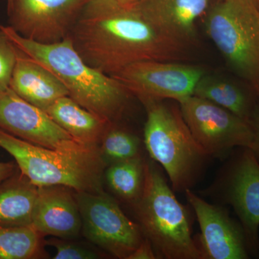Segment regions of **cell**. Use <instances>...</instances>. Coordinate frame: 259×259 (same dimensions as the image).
<instances>
[{
  "label": "cell",
  "mask_w": 259,
  "mask_h": 259,
  "mask_svg": "<svg viewBox=\"0 0 259 259\" xmlns=\"http://www.w3.org/2000/svg\"><path fill=\"white\" fill-rule=\"evenodd\" d=\"M32 226L44 236L72 239L82 229L73 189L62 185L38 187Z\"/></svg>",
  "instance_id": "5bb4252c"
},
{
  "label": "cell",
  "mask_w": 259,
  "mask_h": 259,
  "mask_svg": "<svg viewBox=\"0 0 259 259\" xmlns=\"http://www.w3.org/2000/svg\"><path fill=\"white\" fill-rule=\"evenodd\" d=\"M18 169V166L13 162L0 161V183L13 176Z\"/></svg>",
  "instance_id": "4316f807"
},
{
  "label": "cell",
  "mask_w": 259,
  "mask_h": 259,
  "mask_svg": "<svg viewBox=\"0 0 259 259\" xmlns=\"http://www.w3.org/2000/svg\"><path fill=\"white\" fill-rule=\"evenodd\" d=\"M46 112L78 142L100 146L112 123L87 110L69 96L56 100Z\"/></svg>",
  "instance_id": "e0dca14e"
},
{
  "label": "cell",
  "mask_w": 259,
  "mask_h": 259,
  "mask_svg": "<svg viewBox=\"0 0 259 259\" xmlns=\"http://www.w3.org/2000/svg\"><path fill=\"white\" fill-rule=\"evenodd\" d=\"M148 19L172 37L190 46L196 38V21L212 0H135Z\"/></svg>",
  "instance_id": "9a60e30c"
},
{
  "label": "cell",
  "mask_w": 259,
  "mask_h": 259,
  "mask_svg": "<svg viewBox=\"0 0 259 259\" xmlns=\"http://www.w3.org/2000/svg\"><path fill=\"white\" fill-rule=\"evenodd\" d=\"M44 238L32 226H0V259L47 258Z\"/></svg>",
  "instance_id": "ffe728a7"
},
{
  "label": "cell",
  "mask_w": 259,
  "mask_h": 259,
  "mask_svg": "<svg viewBox=\"0 0 259 259\" xmlns=\"http://www.w3.org/2000/svg\"><path fill=\"white\" fill-rule=\"evenodd\" d=\"M248 122L253 134V145L250 150L253 151L259 161V107H255Z\"/></svg>",
  "instance_id": "484cf974"
},
{
  "label": "cell",
  "mask_w": 259,
  "mask_h": 259,
  "mask_svg": "<svg viewBox=\"0 0 259 259\" xmlns=\"http://www.w3.org/2000/svg\"><path fill=\"white\" fill-rule=\"evenodd\" d=\"M112 123L100 143V152L107 165L141 156V141L127 130Z\"/></svg>",
  "instance_id": "7402d4cb"
},
{
  "label": "cell",
  "mask_w": 259,
  "mask_h": 259,
  "mask_svg": "<svg viewBox=\"0 0 259 259\" xmlns=\"http://www.w3.org/2000/svg\"><path fill=\"white\" fill-rule=\"evenodd\" d=\"M255 1L256 2L257 4H258L259 6V0H255Z\"/></svg>",
  "instance_id": "f1b7e54d"
},
{
  "label": "cell",
  "mask_w": 259,
  "mask_h": 259,
  "mask_svg": "<svg viewBox=\"0 0 259 259\" xmlns=\"http://www.w3.org/2000/svg\"><path fill=\"white\" fill-rule=\"evenodd\" d=\"M138 224L158 258L203 259L192 236L190 212L175 196L156 162H145L144 188L133 204Z\"/></svg>",
  "instance_id": "3957f363"
},
{
  "label": "cell",
  "mask_w": 259,
  "mask_h": 259,
  "mask_svg": "<svg viewBox=\"0 0 259 259\" xmlns=\"http://www.w3.org/2000/svg\"><path fill=\"white\" fill-rule=\"evenodd\" d=\"M184 193L198 221L201 233L195 241L203 259L248 258L244 232L228 211L206 202L192 190Z\"/></svg>",
  "instance_id": "4fadbf2b"
},
{
  "label": "cell",
  "mask_w": 259,
  "mask_h": 259,
  "mask_svg": "<svg viewBox=\"0 0 259 259\" xmlns=\"http://www.w3.org/2000/svg\"><path fill=\"white\" fill-rule=\"evenodd\" d=\"M15 47L57 78L69 97L90 112L115 123L125 111L131 94L111 76L87 64L69 36L53 44H40L0 25Z\"/></svg>",
  "instance_id": "7a4b0ae2"
},
{
  "label": "cell",
  "mask_w": 259,
  "mask_h": 259,
  "mask_svg": "<svg viewBox=\"0 0 259 259\" xmlns=\"http://www.w3.org/2000/svg\"><path fill=\"white\" fill-rule=\"evenodd\" d=\"M179 104L194 139L210 157L235 147L251 148L253 134L248 121L194 95Z\"/></svg>",
  "instance_id": "9c48e42d"
},
{
  "label": "cell",
  "mask_w": 259,
  "mask_h": 259,
  "mask_svg": "<svg viewBox=\"0 0 259 259\" xmlns=\"http://www.w3.org/2000/svg\"><path fill=\"white\" fill-rule=\"evenodd\" d=\"M9 88L45 112L58 99L69 96L67 90L52 73L18 49Z\"/></svg>",
  "instance_id": "2e32d148"
},
{
  "label": "cell",
  "mask_w": 259,
  "mask_h": 259,
  "mask_svg": "<svg viewBox=\"0 0 259 259\" xmlns=\"http://www.w3.org/2000/svg\"><path fill=\"white\" fill-rule=\"evenodd\" d=\"M156 252L149 240L144 238L141 244L127 257V259H156Z\"/></svg>",
  "instance_id": "d4e9b609"
},
{
  "label": "cell",
  "mask_w": 259,
  "mask_h": 259,
  "mask_svg": "<svg viewBox=\"0 0 259 259\" xmlns=\"http://www.w3.org/2000/svg\"><path fill=\"white\" fill-rule=\"evenodd\" d=\"M46 244L55 248L54 259H97L102 258L103 255L100 252L66 238L54 237L46 241Z\"/></svg>",
  "instance_id": "603a6c76"
},
{
  "label": "cell",
  "mask_w": 259,
  "mask_h": 259,
  "mask_svg": "<svg viewBox=\"0 0 259 259\" xmlns=\"http://www.w3.org/2000/svg\"><path fill=\"white\" fill-rule=\"evenodd\" d=\"M83 236L99 248L127 259L144 239L141 227L129 219L106 192H76Z\"/></svg>",
  "instance_id": "52a82bcc"
},
{
  "label": "cell",
  "mask_w": 259,
  "mask_h": 259,
  "mask_svg": "<svg viewBox=\"0 0 259 259\" xmlns=\"http://www.w3.org/2000/svg\"><path fill=\"white\" fill-rule=\"evenodd\" d=\"M193 95L208 100L248 121L255 109L249 95L239 85L204 74L199 80Z\"/></svg>",
  "instance_id": "d6986e66"
},
{
  "label": "cell",
  "mask_w": 259,
  "mask_h": 259,
  "mask_svg": "<svg viewBox=\"0 0 259 259\" xmlns=\"http://www.w3.org/2000/svg\"><path fill=\"white\" fill-rule=\"evenodd\" d=\"M0 148L11 155L22 175L37 187L62 185L76 192H103L107 166L100 146L74 151L31 144L0 129Z\"/></svg>",
  "instance_id": "277c9868"
},
{
  "label": "cell",
  "mask_w": 259,
  "mask_h": 259,
  "mask_svg": "<svg viewBox=\"0 0 259 259\" xmlns=\"http://www.w3.org/2000/svg\"><path fill=\"white\" fill-rule=\"evenodd\" d=\"M38 187L18 169L0 183V226H32Z\"/></svg>",
  "instance_id": "ac0fdd59"
},
{
  "label": "cell",
  "mask_w": 259,
  "mask_h": 259,
  "mask_svg": "<svg viewBox=\"0 0 259 259\" xmlns=\"http://www.w3.org/2000/svg\"><path fill=\"white\" fill-rule=\"evenodd\" d=\"M0 129L52 149L74 151L94 146L78 142L47 112L24 100L10 88L0 91Z\"/></svg>",
  "instance_id": "30bf717a"
},
{
  "label": "cell",
  "mask_w": 259,
  "mask_h": 259,
  "mask_svg": "<svg viewBox=\"0 0 259 259\" xmlns=\"http://www.w3.org/2000/svg\"><path fill=\"white\" fill-rule=\"evenodd\" d=\"M206 31L228 64L259 100V6L221 0L207 13Z\"/></svg>",
  "instance_id": "8992f818"
},
{
  "label": "cell",
  "mask_w": 259,
  "mask_h": 259,
  "mask_svg": "<svg viewBox=\"0 0 259 259\" xmlns=\"http://www.w3.org/2000/svg\"><path fill=\"white\" fill-rule=\"evenodd\" d=\"M145 160L142 156L115 162L107 167L105 179L112 192L129 203L134 204L144 188Z\"/></svg>",
  "instance_id": "44dd1931"
},
{
  "label": "cell",
  "mask_w": 259,
  "mask_h": 259,
  "mask_svg": "<svg viewBox=\"0 0 259 259\" xmlns=\"http://www.w3.org/2000/svg\"><path fill=\"white\" fill-rule=\"evenodd\" d=\"M89 0H13L8 10L12 27L22 36L53 44L69 36Z\"/></svg>",
  "instance_id": "8fae6325"
},
{
  "label": "cell",
  "mask_w": 259,
  "mask_h": 259,
  "mask_svg": "<svg viewBox=\"0 0 259 259\" xmlns=\"http://www.w3.org/2000/svg\"><path fill=\"white\" fill-rule=\"evenodd\" d=\"M204 74L199 66L148 60L130 64L111 76L142 103L165 100L179 103L193 95L196 85Z\"/></svg>",
  "instance_id": "ba28073f"
},
{
  "label": "cell",
  "mask_w": 259,
  "mask_h": 259,
  "mask_svg": "<svg viewBox=\"0 0 259 259\" xmlns=\"http://www.w3.org/2000/svg\"><path fill=\"white\" fill-rule=\"evenodd\" d=\"M239 218L246 244L258 245L259 161L249 148L210 187Z\"/></svg>",
  "instance_id": "7c38bea8"
},
{
  "label": "cell",
  "mask_w": 259,
  "mask_h": 259,
  "mask_svg": "<svg viewBox=\"0 0 259 259\" xmlns=\"http://www.w3.org/2000/svg\"><path fill=\"white\" fill-rule=\"evenodd\" d=\"M12 3H13V0H8V10L11 8Z\"/></svg>",
  "instance_id": "83f0119b"
},
{
  "label": "cell",
  "mask_w": 259,
  "mask_h": 259,
  "mask_svg": "<svg viewBox=\"0 0 259 259\" xmlns=\"http://www.w3.org/2000/svg\"><path fill=\"white\" fill-rule=\"evenodd\" d=\"M18 56V49L0 30V91L9 88Z\"/></svg>",
  "instance_id": "cb8c5ba5"
},
{
  "label": "cell",
  "mask_w": 259,
  "mask_h": 259,
  "mask_svg": "<svg viewBox=\"0 0 259 259\" xmlns=\"http://www.w3.org/2000/svg\"><path fill=\"white\" fill-rule=\"evenodd\" d=\"M69 37L87 64L109 76L137 61L182 60L188 47L155 25L135 0H89Z\"/></svg>",
  "instance_id": "6da1fadb"
},
{
  "label": "cell",
  "mask_w": 259,
  "mask_h": 259,
  "mask_svg": "<svg viewBox=\"0 0 259 259\" xmlns=\"http://www.w3.org/2000/svg\"><path fill=\"white\" fill-rule=\"evenodd\" d=\"M143 104L147 112L144 144L148 154L165 170L175 192L191 190L210 156L194 139L180 105L164 100Z\"/></svg>",
  "instance_id": "5b68a950"
}]
</instances>
